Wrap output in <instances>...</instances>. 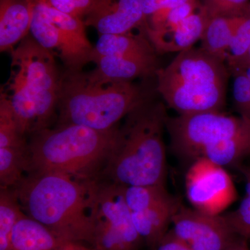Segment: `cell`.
Segmentation results:
<instances>
[{
    "mask_svg": "<svg viewBox=\"0 0 250 250\" xmlns=\"http://www.w3.org/2000/svg\"><path fill=\"white\" fill-rule=\"evenodd\" d=\"M51 6L72 17L83 20L93 9L98 0H48Z\"/></svg>",
    "mask_w": 250,
    "mask_h": 250,
    "instance_id": "29",
    "label": "cell"
},
{
    "mask_svg": "<svg viewBox=\"0 0 250 250\" xmlns=\"http://www.w3.org/2000/svg\"><path fill=\"white\" fill-rule=\"evenodd\" d=\"M250 154V129L232 139L227 140L215 146L206 148L200 157L206 158L217 165H239L245 156Z\"/></svg>",
    "mask_w": 250,
    "mask_h": 250,
    "instance_id": "21",
    "label": "cell"
},
{
    "mask_svg": "<svg viewBox=\"0 0 250 250\" xmlns=\"http://www.w3.org/2000/svg\"><path fill=\"white\" fill-rule=\"evenodd\" d=\"M186 190L194 208L211 215H220L237 198L228 172L204 157L192 161L186 177Z\"/></svg>",
    "mask_w": 250,
    "mask_h": 250,
    "instance_id": "9",
    "label": "cell"
},
{
    "mask_svg": "<svg viewBox=\"0 0 250 250\" xmlns=\"http://www.w3.org/2000/svg\"><path fill=\"white\" fill-rule=\"evenodd\" d=\"M156 250H191L179 241L172 231H168Z\"/></svg>",
    "mask_w": 250,
    "mask_h": 250,
    "instance_id": "30",
    "label": "cell"
},
{
    "mask_svg": "<svg viewBox=\"0 0 250 250\" xmlns=\"http://www.w3.org/2000/svg\"><path fill=\"white\" fill-rule=\"evenodd\" d=\"M94 74L112 82H133L154 74L157 67L156 57H101L94 59Z\"/></svg>",
    "mask_w": 250,
    "mask_h": 250,
    "instance_id": "15",
    "label": "cell"
},
{
    "mask_svg": "<svg viewBox=\"0 0 250 250\" xmlns=\"http://www.w3.org/2000/svg\"><path fill=\"white\" fill-rule=\"evenodd\" d=\"M10 78L3 92L21 124L49 127L58 108L61 75L55 56L28 35L11 52Z\"/></svg>",
    "mask_w": 250,
    "mask_h": 250,
    "instance_id": "6",
    "label": "cell"
},
{
    "mask_svg": "<svg viewBox=\"0 0 250 250\" xmlns=\"http://www.w3.org/2000/svg\"><path fill=\"white\" fill-rule=\"evenodd\" d=\"M166 128L172 150L186 160L195 161L206 148L250 129V120L228 116L222 111L167 117Z\"/></svg>",
    "mask_w": 250,
    "mask_h": 250,
    "instance_id": "7",
    "label": "cell"
},
{
    "mask_svg": "<svg viewBox=\"0 0 250 250\" xmlns=\"http://www.w3.org/2000/svg\"><path fill=\"white\" fill-rule=\"evenodd\" d=\"M27 147L0 148V188L16 187L27 172Z\"/></svg>",
    "mask_w": 250,
    "mask_h": 250,
    "instance_id": "23",
    "label": "cell"
},
{
    "mask_svg": "<svg viewBox=\"0 0 250 250\" xmlns=\"http://www.w3.org/2000/svg\"><path fill=\"white\" fill-rule=\"evenodd\" d=\"M249 119L250 120V118H249Z\"/></svg>",
    "mask_w": 250,
    "mask_h": 250,
    "instance_id": "36",
    "label": "cell"
},
{
    "mask_svg": "<svg viewBox=\"0 0 250 250\" xmlns=\"http://www.w3.org/2000/svg\"><path fill=\"white\" fill-rule=\"evenodd\" d=\"M26 136L18 126L9 99L1 90L0 95V148L27 147Z\"/></svg>",
    "mask_w": 250,
    "mask_h": 250,
    "instance_id": "24",
    "label": "cell"
},
{
    "mask_svg": "<svg viewBox=\"0 0 250 250\" xmlns=\"http://www.w3.org/2000/svg\"><path fill=\"white\" fill-rule=\"evenodd\" d=\"M156 54L146 33L101 34L94 46L92 62L101 57H156Z\"/></svg>",
    "mask_w": 250,
    "mask_h": 250,
    "instance_id": "17",
    "label": "cell"
},
{
    "mask_svg": "<svg viewBox=\"0 0 250 250\" xmlns=\"http://www.w3.org/2000/svg\"><path fill=\"white\" fill-rule=\"evenodd\" d=\"M246 179V195L235 211L224 215L235 233L250 228V166H237Z\"/></svg>",
    "mask_w": 250,
    "mask_h": 250,
    "instance_id": "26",
    "label": "cell"
},
{
    "mask_svg": "<svg viewBox=\"0 0 250 250\" xmlns=\"http://www.w3.org/2000/svg\"><path fill=\"white\" fill-rule=\"evenodd\" d=\"M179 200L159 206L144 211L131 212V219L136 231L145 244L151 250H156L167 234L172 217L180 208Z\"/></svg>",
    "mask_w": 250,
    "mask_h": 250,
    "instance_id": "16",
    "label": "cell"
},
{
    "mask_svg": "<svg viewBox=\"0 0 250 250\" xmlns=\"http://www.w3.org/2000/svg\"><path fill=\"white\" fill-rule=\"evenodd\" d=\"M171 223L172 233L191 250H223L238 235L224 215L208 214L182 205Z\"/></svg>",
    "mask_w": 250,
    "mask_h": 250,
    "instance_id": "10",
    "label": "cell"
},
{
    "mask_svg": "<svg viewBox=\"0 0 250 250\" xmlns=\"http://www.w3.org/2000/svg\"><path fill=\"white\" fill-rule=\"evenodd\" d=\"M146 22L141 0H98L84 21L100 35L131 34L139 27L146 30Z\"/></svg>",
    "mask_w": 250,
    "mask_h": 250,
    "instance_id": "11",
    "label": "cell"
},
{
    "mask_svg": "<svg viewBox=\"0 0 250 250\" xmlns=\"http://www.w3.org/2000/svg\"><path fill=\"white\" fill-rule=\"evenodd\" d=\"M59 250H95L92 247L85 246L80 242H70Z\"/></svg>",
    "mask_w": 250,
    "mask_h": 250,
    "instance_id": "32",
    "label": "cell"
},
{
    "mask_svg": "<svg viewBox=\"0 0 250 250\" xmlns=\"http://www.w3.org/2000/svg\"><path fill=\"white\" fill-rule=\"evenodd\" d=\"M208 20L202 6L177 25L161 30L146 29V35L156 53H179L191 48L195 42L201 40Z\"/></svg>",
    "mask_w": 250,
    "mask_h": 250,
    "instance_id": "13",
    "label": "cell"
},
{
    "mask_svg": "<svg viewBox=\"0 0 250 250\" xmlns=\"http://www.w3.org/2000/svg\"><path fill=\"white\" fill-rule=\"evenodd\" d=\"M233 70H240L242 72L245 74V75L248 77V80L250 81V65H243V66H238L232 67V68L229 69V71Z\"/></svg>",
    "mask_w": 250,
    "mask_h": 250,
    "instance_id": "34",
    "label": "cell"
},
{
    "mask_svg": "<svg viewBox=\"0 0 250 250\" xmlns=\"http://www.w3.org/2000/svg\"><path fill=\"white\" fill-rule=\"evenodd\" d=\"M119 126L100 131L63 125L36 131L28 142L26 172H57L80 179H100Z\"/></svg>",
    "mask_w": 250,
    "mask_h": 250,
    "instance_id": "4",
    "label": "cell"
},
{
    "mask_svg": "<svg viewBox=\"0 0 250 250\" xmlns=\"http://www.w3.org/2000/svg\"><path fill=\"white\" fill-rule=\"evenodd\" d=\"M95 250H141L145 244L135 228L121 185L100 180L93 212Z\"/></svg>",
    "mask_w": 250,
    "mask_h": 250,
    "instance_id": "8",
    "label": "cell"
},
{
    "mask_svg": "<svg viewBox=\"0 0 250 250\" xmlns=\"http://www.w3.org/2000/svg\"><path fill=\"white\" fill-rule=\"evenodd\" d=\"M150 95L133 82H112L93 71L61 75L57 125H77L108 131Z\"/></svg>",
    "mask_w": 250,
    "mask_h": 250,
    "instance_id": "3",
    "label": "cell"
},
{
    "mask_svg": "<svg viewBox=\"0 0 250 250\" xmlns=\"http://www.w3.org/2000/svg\"><path fill=\"white\" fill-rule=\"evenodd\" d=\"M167 111L149 98L125 118L100 180L123 186H165Z\"/></svg>",
    "mask_w": 250,
    "mask_h": 250,
    "instance_id": "2",
    "label": "cell"
},
{
    "mask_svg": "<svg viewBox=\"0 0 250 250\" xmlns=\"http://www.w3.org/2000/svg\"><path fill=\"white\" fill-rule=\"evenodd\" d=\"M238 234L241 235V236H243L246 237V238H250V228L243 229L241 230V231H238Z\"/></svg>",
    "mask_w": 250,
    "mask_h": 250,
    "instance_id": "35",
    "label": "cell"
},
{
    "mask_svg": "<svg viewBox=\"0 0 250 250\" xmlns=\"http://www.w3.org/2000/svg\"><path fill=\"white\" fill-rule=\"evenodd\" d=\"M29 0H0V52L11 53L30 33Z\"/></svg>",
    "mask_w": 250,
    "mask_h": 250,
    "instance_id": "14",
    "label": "cell"
},
{
    "mask_svg": "<svg viewBox=\"0 0 250 250\" xmlns=\"http://www.w3.org/2000/svg\"><path fill=\"white\" fill-rule=\"evenodd\" d=\"M121 187L125 202L131 212L144 211L178 200L168 193L165 186L121 185Z\"/></svg>",
    "mask_w": 250,
    "mask_h": 250,
    "instance_id": "20",
    "label": "cell"
},
{
    "mask_svg": "<svg viewBox=\"0 0 250 250\" xmlns=\"http://www.w3.org/2000/svg\"><path fill=\"white\" fill-rule=\"evenodd\" d=\"M46 9L58 28L61 40L59 57L65 70L81 71L87 63L92 62L94 48L85 34L84 21L54 9L48 0H46Z\"/></svg>",
    "mask_w": 250,
    "mask_h": 250,
    "instance_id": "12",
    "label": "cell"
},
{
    "mask_svg": "<svg viewBox=\"0 0 250 250\" xmlns=\"http://www.w3.org/2000/svg\"><path fill=\"white\" fill-rule=\"evenodd\" d=\"M171 0H141L143 14L147 21V18L157 12L159 10L168 4Z\"/></svg>",
    "mask_w": 250,
    "mask_h": 250,
    "instance_id": "31",
    "label": "cell"
},
{
    "mask_svg": "<svg viewBox=\"0 0 250 250\" xmlns=\"http://www.w3.org/2000/svg\"><path fill=\"white\" fill-rule=\"evenodd\" d=\"M233 77V102L240 116L250 120V81L240 70L229 71Z\"/></svg>",
    "mask_w": 250,
    "mask_h": 250,
    "instance_id": "28",
    "label": "cell"
},
{
    "mask_svg": "<svg viewBox=\"0 0 250 250\" xmlns=\"http://www.w3.org/2000/svg\"><path fill=\"white\" fill-rule=\"evenodd\" d=\"M200 1L209 18L241 16L250 6V0H201Z\"/></svg>",
    "mask_w": 250,
    "mask_h": 250,
    "instance_id": "27",
    "label": "cell"
},
{
    "mask_svg": "<svg viewBox=\"0 0 250 250\" xmlns=\"http://www.w3.org/2000/svg\"><path fill=\"white\" fill-rule=\"evenodd\" d=\"M67 243L27 215L18 220L11 235V250H59Z\"/></svg>",
    "mask_w": 250,
    "mask_h": 250,
    "instance_id": "18",
    "label": "cell"
},
{
    "mask_svg": "<svg viewBox=\"0 0 250 250\" xmlns=\"http://www.w3.org/2000/svg\"><path fill=\"white\" fill-rule=\"evenodd\" d=\"M0 188V250H11L13 230L25 213L14 189Z\"/></svg>",
    "mask_w": 250,
    "mask_h": 250,
    "instance_id": "22",
    "label": "cell"
},
{
    "mask_svg": "<svg viewBox=\"0 0 250 250\" xmlns=\"http://www.w3.org/2000/svg\"><path fill=\"white\" fill-rule=\"evenodd\" d=\"M99 182L57 172H29L12 188L28 216L63 241L92 247Z\"/></svg>",
    "mask_w": 250,
    "mask_h": 250,
    "instance_id": "1",
    "label": "cell"
},
{
    "mask_svg": "<svg viewBox=\"0 0 250 250\" xmlns=\"http://www.w3.org/2000/svg\"><path fill=\"white\" fill-rule=\"evenodd\" d=\"M250 65V49H248V52H247L246 55H245L241 60L238 61V62H236V63L233 64V65L228 67V69H230L232 68V67L243 66V65Z\"/></svg>",
    "mask_w": 250,
    "mask_h": 250,
    "instance_id": "33",
    "label": "cell"
},
{
    "mask_svg": "<svg viewBox=\"0 0 250 250\" xmlns=\"http://www.w3.org/2000/svg\"><path fill=\"white\" fill-rule=\"evenodd\" d=\"M239 16L236 17H214L209 18L201 38L200 47L226 63L227 57Z\"/></svg>",
    "mask_w": 250,
    "mask_h": 250,
    "instance_id": "19",
    "label": "cell"
},
{
    "mask_svg": "<svg viewBox=\"0 0 250 250\" xmlns=\"http://www.w3.org/2000/svg\"><path fill=\"white\" fill-rule=\"evenodd\" d=\"M230 75L225 62L192 47L156 70V90L179 115L222 111Z\"/></svg>",
    "mask_w": 250,
    "mask_h": 250,
    "instance_id": "5",
    "label": "cell"
},
{
    "mask_svg": "<svg viewBox=\"0 0 250 250\" xmlns=\"http://www.w3.org/2000/svg\"><path fill=\"white\" fill-rule=\"evenodd\" d=\"M250 47V6L240 17L239 22L233 34L229 48L226 64L228 66L241 60Z\"/></svg>",
    "mask_w": 250,
    "mask_h": 250,
    "instance_id": "25",
    "label": "cell"
}]
</instances>
